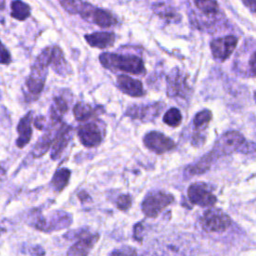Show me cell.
<instances>
[{"mask_svg": "<svg viewBox=\"0 0 256 256\" xmlns=\"http://www.w3.org/2000/svg\"><path fill=\"white\" fill-rule=\"evenodd\" d=\"M70 175H71V171L67 168H61L57 170L51 179V182H50L51 188L55 192H61L67 186L70 179Z\"/></svg>", "mask_w": 256, "mask_h": 256, "instance_id": "obj_21", "label": "cell"}, {"mask_svg": "<svg viewBox=\"0 0 256 256\" xmlns=\"http://www.w3.org/2000/svg\"><path fill=\"white\" fill-rule=\"evenodd\" d=\"M32 119H33V112H28L25 116H23L17 126L18 131V138L16 140V145L19 148L26 146L32 137Z\"/></svg>", "mask_w": 256, "mask_h": 256, "instance_id": "obj_14", "label": "cell"}, {"mask_svg": "<svg viewBox=\"0 0 256 256\" xmlns=\"http://www.w3.org/2000/svg\"><path fill=\"white\" fill-rule=\"evenodd\" d=\"M117 86L122 92L131 97H140L145 94L142 83L127 75H119L117 77Z\"/></svg>", "mask_w": 256, "mask_h": 256, "instance_id": "obj_13", "label": "cell"}, {"mask_svg": "<svg viewBox=\"0 0 256 256\" xmlns=\"http://www.w3.org/2000/svg\"><path fill=\"white\" fill-rule=\"evenodd\" d=\"M85 40L92 47L104 49L113 45L115 41V34L112 32H95L92 34H86Z\"/></svg>", "mask_w": 256, "mask_h": 256, "instance_id": "obj_18", "label": "cell"}, {"mask_svg": "<svg viewBox=\"0 0 256 256\" xmlns=\"http://www.w3.org/2000/svg\"><path fill=\"white\" fill-rule=\"evenodd\" d=\"M174 200L173 195L163 192L154 191L148 193L142 202L143 213L150 218L158 216L168 205H170Z\"/></svg>", "mask_w": 256, "mask_h": 256, "instance_id": "obj_3", "label": "cell"}, {"mask_svg": "<svg viewBox=\"0 0 256 256\" xmlns=\"http://www.w3.org/2000/svg\"><path fill=\"white\" fill-rule=\"evenodd\" d=\"M50 65L53 68V70L58 73L59 75L65 76L71 73L70 66L68 62L65 60L63 51L59 46H53L52 52H51V60Z\"/></svg>", "mask_w": 256, "mask_h": 256, "instance_id": "obj_17", "label": "cell"}, {"mask_svg": "<svg viewBox=\"0 0 256 256\" xmlns=\"http://www.w3.org/2000/svg\"><path fill=\"white\" fill-rule=\"evenodd\" d=\"M211 118H212L211 111L205 109V110H202V111L198 112L195 115V117L193 119V124L196 128H202L210 122Z\"/></svg>", "mask_w": 256, "mask_h": 256, "instance_id": "obj_26", "label": "cell"}, {"mask_svg": "<svg viewBox=\"0 0 256 256\" xmlns=\"http://www.w3.org/2000/svg\"><path fill=\"white\" fill-rule=\"evenodd\" d=\"M57 125V124H51V127L49 128V130H47L40 138L39 140L36 142L34 148H33V151H32V154L35 158L37 157H41L43 156L48 150L49 148L52 146L53 144V141L55 139V136L57 134V131L59 128L55 129L54 126Z\"/></svg>", "mask_w": 256, "mask_h": 256, "instance_id": "obj_16", "label": "cell"}, {"mask_svg": "<svg viewBox=\"0 0 256 256\" xmlns=\"http://www.w3.org/2000/svg\"><path fill=\"white\" fill-rule=\"evenodd\" d=\"M196 7L205 14H215L219 11L216 0H194Z\"/></svg>", "mask_w": 256, "mask_h": 256, "instance_id": "obj_24", "label": "cell"}, {"mask_svg": "<svg viewBox=\"0 0 256 256\" xmlns=\"http://www.w3.org/2000/svg\"><path fill=\"white\" fill-rule=\"evenodd\" d=\"M132 204V200H131V197L127 194H122L120 195L118 198H117V201H116V205L118 207V209L122 210V211H125V210H128L130 208Z\"/></svg>", "mask_w": 256, "mask_h": 256, "instance_id": "obj_28", "label": "cell"}, {"mask_svg": "<svg viewBox=\"0 0 256 256\" xmlns=\"http://www.w3.org/2000/svg\"><path fill=\"white\" fill-rule=\"evenodd\" d=\"M254 97H255V101H256V92H255V95H254Z\"/></svg>", "mask_w": 256, "mask_h": 256, "instance_id": "obj_39", "label": "cell"}, {"mask_svg": "<svg viewBox=\"0 0 256 256\" xmlns=\"http://www.w3.org/2000/svg\"><path fill=\"white\" fill-rule=\"evenodd\" d=\"M99 239V234H90L86 231L68 249L67 256H88L89 252Z\"/></svg>", "mask_w": 256, "mask_h": 256, "instance_id": "obj_11", "label": "cell"}, {"mask_svg": "<svg viewBox=\"0 0 256 256\" xmlns=\"http://www.w3.org/2000/svg\"><path fill=\"white\" fill-rule=\"evenodd\" d=\"M46 78V69L34 66L32 67L31 74L26 80V86L31 94H40L44 87Z\"/></svg>", "mask_w": 256, "mask_h": 256, "instance_id": "obj_15", "label": "cell"}, {"mask_svg": "<svg viewBox=\"0 0 256 256\" xmlns=\"http://www.w3.org/2000/svg\"><path fill=\"white\" fill-rule=\"evenodd\" d=\"M167 83L168 96H182V93L185 90V81L184 77L178 70H174L170 73V75L167 77Z\"/></svg>", "mask_w": 256, "mask_h": 256, "instance_id": "obj_19", "label": "cell"}, {"mask_svg": "<svg viewBox=\"0 0 256 256\" xmlns=\"http://www.w3.org/2000/svg\"><path fill=\"white\" fill-rule=\"evenodd\" d=\"M3 4H4V0H0V7L1 8L3 7Z\"/></svg>", "mask_w": 256, "mask_h": 256, "instance_id": "obj_38", "label": "cell"}, {"mask_svg": "<svg viewBox=\"0 0 256 256\" xmlns=\"http://www.w3.org/2000/svg\"><path fill=\"white\" fill-rule=\"evenodd\" d=\"M142 233H143V225H142V223H137L134 226V238L137 241H141L142 240Z\"/></svg>", "mask_w": 256, "mask_h": 256, "instance_id": "obj_31", "label": "cell"}, {"mask_svg": "<svg viewBox=\"0 0 256 256\" xmlns=\"http://www.w3.org/2000/svg\"><path fill=\"white\" fill-rule=\"evenodd\" d=\"M31 253L34 254L35 256H44L45 254V251L42 247L40 246H36V247H33L32 250H31Z\"/></svg>", "mask_w": 256, "mask_h": 256, "instance_id": "obj_35", "label": "cell"}, {"mask_svg": "<svg viewBox=\"0 0 256 256\" xmlns=\"http://www.w3.org/2000/svg\"><path fill=\"white\" fill-rule=\"evenodd\" d=\"M99 60L105 68L110 70H120L135 75H140L145 72L142 59L135 55L103 53L100 55Z\"/></svg>", "mask_w": 256, "mask_h": 256, "instance_id": "obj_2", "label": "cell"}, {"mask_svg": "<svg viewBox=\"0 0 256 256\" xmlns=\"http://www.w3.org/2000/svg\"><path fill=\"white\" fill-rule=\"evenodd\" d=\"M188 198L193 204L201 207H211L217 201L216 196L205 183H194L190 185L188 188Z\"/></svg>", "mask_w": 256, "mask_h": 256, "instance_id": "obj_6", "label": "cell"}, {"mask_svg": "<svg viewBox=\"0 0 256 256\" xmlns=\"http://www.w3.org/2000/svg\"><path fill=\"white\" fill-rule=\"evenodd\" d=\"M80 142L88 148L98 146L103 138L102 131L96 123H86L81 125L77 131Z\"/></svg>", "mask_w": 256, "mask_h": 256, "instance_id": "obj_10", "label": "cell"}, {"mask_svg": "<svg viewBox=\"0 0 256 256\" xmlns=\"http://www.w3.org/2000/svg\"><path fill=\"white\" fill-rule=\"evenodd\" d=\"M71 131H72L71 126L67 124H62L59 127L51 147V153H50L51 159L57 160L58 158H60L62 152L68 145V142L71 138Z\"/></svg>", "mask_w": 256, "mask_h": 256, "instance_id": "obj_12", "label": "cell"}, {"mask_svg": "<svg viewBox=\"0 0 256 256\" xmlns=\"http://www.w3.org/2000/svg\"><path fill=\"white\" fill-rule=\"evenodd\" d=\"M242 2L249 10L256 12V0H242Z\"/></svg>", "mask_w": 256, "mask_h": 256, "instance_id": "obj_33", "label": "cell"}, {"mask_svg": "<svg viewBox=\"0 0 256 256\" xmlns=\"http://www.w3.org/2000/svg\"><path fill=\"white\" fill-rule=\"evenodd\" d=\"M94 112L95 109L85 102H78L73 108V114L77 121H85L89 119L90 117H92Z\"/></svg>", "mask_w": 256, "mask_h": 256, "instance_id": "obj_23", "label": "cell"}, {"mask_svg": "<svg viewBox=\"0 0 256 256\" xmlns=\"http://www.w3.org/2000/svg\"><path fill=\"white\" fill-rule=\"evenodd\" d=\"M202 228L207 232H223L231 224L230 217L219 209H208L200 220Z\"/></svg>", "mask_w": 256, "mask_h": 256, "instance_id": "obj_4", "label": "cell"}, {"mask_svg": "<svg viewBox=\"0 0 256 256\" xmlns=\"http://www.w3.org/2000/svg\"><path fill=\"white\" fill-rule=\"evenodd\" d=\"M30 7L21 0H14L11 3V16L19 21H23L30 16Z\"/></svg>", "mask_w": 256, "mask_h": 256, "instance_id": "obj_22", "label": "cell"}, {"mask_svg": "<svg viewBox=\"0 0 256 256\" xmlns=\"http://www.w3.org/2000/svg\"><path fill=\"white\" fill-rule=\"evenodd\" d=\"M245 142L242 134L237 131H229L221 135V137L215 143L212 154L215 157L225 156L238 150Z\"/></svg>", "mask_w": 256, "mask_h": 256, "instance_id": "obj_5", "label": "cell"}, {"mask_svg": "<svg viewBox=\"0 0 256 256\" xmlns=\"http://www.w3.org/2000/svg\"><path fill=\"white\" fill-rule=\"evenodd\" d=\"M109 256H137V253L135 249H133L130 246H125L120 249L113 250Z\"/></svg>", "mask_w": 256, "mask_h": 256, "instance_id": "obj_29", "label": "cell"}, {"mask_svg": "<svg viewBox=\"0 0 256 256\" xmlns=\"http://www.w3.org/2000/svg\"><path fill=\"white\" fill-rule=\"evenodd\" d=\"M144 145L151 151L162 154L167 151L172 150L175 147V143L169 137L164 135L163 133L152 131L145 135L143 139Z\"/></svg>", "mask_w": 256, "mask_h": 256, "instance_id": "obj_8", "label": "cell"}, {"mask_svg": "<svg viewBox=\"0 0 256 256\" xmlns=\"http://www.w3.org/2000/svg\"><path fill=\"white\" fill-rule=\"evenodd\" d=\"M11 62V56L9 51L0 41V64H9Z\"/></svg>", "mask_w": 256, "mask_h": 256, "instance_id": "obj_30", "label": "cell"}, {"mask_svg": "<svg viewBox=\"0 0 256 256\" xmlns=\"http://www.w3.org/2000/svg\"><path fill=\"white\" fill-rule=\"evenodd\" d=\"M249 65H250L252 73L254 75H256V51L252 54V56L250 58V61H249Z\"/></svg>", "mask_w": 256, "mask_h": 256, "instance_id": "obj_34", "label": "cell"}, {"mask_svg": "<svg viewBox=\"0 0 256 256\" xmlns=\"http://www.w3.org/2000/svg\"><path fill=\"white\" fill-rule=\"evenodd\" d=\"M72 215L63 210H54L44 216L41 209L35 208L28 215V223L36 230L50 233L65 229L72 223Z\"/></svg>", "mask_w": 256, "mask_h": 256, "instance_id": "obj_1", "label": "cell"}, {"mask_svg": "<svg viewBox=\"0 0 256 256\" xmlns=\"http://www.w3.org/2000/svg\"><path fill=\"white\" fill-rule=\"evenodd\" d=\"M68 110V104L63 97L57 96L54 98L50 108V118L53 124H59L61 122L62 115Z\"/></svg>", "mask_w": 256, "mask_h": 256, "instance_id": "obj_20", "label": "cell"}, {"mask_svg": "<svg viewBox=\"0 0 256 256\" xmlns=\"http://www.w3.org/2000/svg\"><path fill=\"white\" fill-rule=\"evenodd\" d=\"M78 198L81 200V202H86V201L91 200L90 196L88 195V193L86 191H80L78 193Z\"/></svg>", "mask_w": 256, "mask_h": 256, "instance_id": "obj_36", "label": "cell"}, {"mask_svg": "<svg viewBox=\"0 0 256 256\" xmlns=\"http://www.w3.org/2000/svg\"><path fill=\"white\" fill-rule=\"evenodd\" d=\"M45 124H46V118L44 116H38L34 120V125L39 130H43L45 127Z\"/></svg>", "mask_w": 256, "mask_h": 256, "instance_id": "obj_32", "label": "cell"}, {"mask_svg": "<svg viewBox=\"0 0 256 256\" xmlns=\"http://www.w3.org/2000/svg\"><path fill=\"white\" fill-rule=\"evenodd\" d=\"M237 42V38L233 35L214 39L210 44L212 55L221 61L226 60L236 48Z\"/></svg>", "mask_w": 256, "mask_h": 256, "instance_id": "obj_9", "label": "cell"}, {"mask_svg": "<svg viewBox=\"0 0 256 256\" xmlns=\"http://www.w3.org/2000/svg\"><path fill=\"white\" fill-rule=\"evenodd\" d=\"M62 7L69 13H80L84 3L81 0H59Z\"/></svg>", "mask_w": 256, "mask_h": 256, "instance_id": "obj_27", "label": "cell"}, {"mask_svg": "<svg viewBox=\"0 0 256 256\" xmlns=\"http://www.w3.org/2000/svg\"><path fill=\"white\" fill-rule=\"evenodd\" d=\"M80 14L84 19L92 21L96 25L103 28L110 27L116 23L115 17L109 11L99 9V8H94L93 6L87 3H84L80 11Z\"/></svg>", "mask_w": 256, "mask_h": 256, "instance_id": "obj_7", "label": "cell"}, {"mask_svg": "<svg viewBox=\"0 0 256 256\" xmlns=\"http://www.w3.org/2000/svg\"><path fill=\"white\" fill-rule=\"evenodd\" d=\"M5 173H6V172H5V170L0 166V180L5 176Z\"/></svg>", "mask_w": 256, "mask_h": 256, "instance_id": "obj_37", "label": "cell"}, {"mask_svg": "<svg viewBox=\"0 0 256 256\" xmlns=\"http://www.w3.org/2000/svg\"><path fill=\"white\" fill-rule=\"evenodd\" d=\"M182 121V115L177 108L169 109L163 116V122L172 127H177Z\"/></svg>", "mask_w": 256, "mask_h": 256, "instance_id": "obj_25", "label": "cell"}]
</instances>
